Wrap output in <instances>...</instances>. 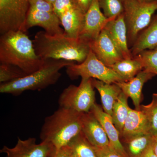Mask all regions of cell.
Wrapping results in <instances>:
<instances>
[{"label": "cell", "mask_w": 157, "mask_h": 157, "mask_svg": "<svg viewBox=\"0 0 157 157\" xmlns=\"http://www.w3.org/2000/svg\"><path fill=\"white\" fill-rule=\"evenodd\" d=\"M33 42L36 53L43 59L65 60L81 63L90 51L89 42L64 34L51 35L40 31L35 35Z\"/></svg>", "instance_id": "cell-1"}, {"label": "cell", "mask_w": 157, "mask_h": 157, "mask_svg": "<svg viewBox=\"0 0 157 157\" xmlns=\"http://www.w3.org/2000/svg\"><path fill=\"white\" fill-rule=\"evenodd\" d=\"M45 59L38 56L26 33L10 31L1 35L0 63L17 67L27 75L39 70Z\"/></svg>", "instance_id": "cell-2"}, {"label": "cell", "mask_w": 157, "mask_h": 157, "mask_svg": "<svg viewBox=\"0 0 157 157\" xmlns=\"http://www.w3.org/2000/svg\"><path fill=\"white\" fill-rule=\"evenodd\" d=\"M82 114L59 107L45 118L40 132L42 141L51 144L56 150L67 146L82 132Z\"/></svg>", "instance_id": "cell-3"}, {"label": "cell", "mask_w": 157, "mask_h": 157, "mask_svg": "<svg viewBox=\"0 0 157 157\" xmlns=\"http://www.w3.org/2000/svg\"><path fill=\"white\" fill-rule=\"evenodd\" d=\"M74 63L65 60L45 59L41 67L34 73L13 81L1 83L0 92L18 96L25 91L44 89L58 81L63 68Z\"/></svg>", "instance_id": "cell-4"}, {"label": "cell", "mask_w": 157, "mask_h": 157, "mask_svg": "<svg viewBox=\"0 0 157 157\" xmlns=\"http://www.w3.org/2000/svg\"><path fill=\"white\" fill-rule=\"evenodd\" d=\"M124 6L128 45L130 49L138 35L151 21L153 15L157 10V1L141 2L137 0H124Z\"/></svg>", "instance_id": "cell-5"}, {"label": "cell", "mask_w": 157, "mask_h": 157, "mask_svg": "<svg viewBox=\"0 0 157 157\" xmlns=\"http://www.w3.org/2000/svg\"><path fill=\"white\" fill-rule=\"evenodd\" d=\"M92 78H82L78 86L70 85L59 97V107L83 113L90 112L95 104V93Z\"/></svg>", "instance_id": "cell-6"}, {"label": "cell", "mask_w": 157, "mask_h": 157, "mask_svg": "<svg viewBox=\"0 0 157 157\" xmlns=\"http://www.w3.org/2000/svg\"><path fill=\"white\" fill-rule=\"evenodd\" d=\"M66 68L67 74L71 79L81 77L95 78L107 83L124 82L117 73L99 60L91 49L82 63L78 64L74 63Z\"/></svg>", "instance_id": "cell-7"}, {"label": "cell", "mask_w": 157, "mask_h": 157, "mask_svg": "<svg viewBox=\"0 0 157 157\" xmlns=\"http://www.w3.org/2000/svg\"><path fill=\"white\" fill-rule=\"evenodd\" d=\"M29 0H0V33L21 31L26 33Z\"/></svg>", "instance_id": "cell-8"}, {"label": "cell", "mask_w": 157, "mask_h": 157, "mask_svg": "<svg viewBox=\"0 0 157 157\" xmlns=\"http://www.w3.org/2000/svg\"><path fill=\"white\" fill-rule=\"evenodd\" d=\"M56 150L48 142L42 141L37 144L33 137L25 140L18 137L15 146L10 148L4 146L0 152L6 154V157H52Z\"/></svg>", "instance_id": "cell-9"}, {"label": "cell", "mask_w": 157, "mask_h": 157, "mask_svg": "<svg viewBox=\"0 0 157 157\" xmlns=\"http://www.w3.org/2000/svg\"><path fill=\"white\" fill-rule=\"evenodd\" d=\"M110 20L101 11L99 0H92L85 14L83 26L78 38L90 43L98 38Z\"/></svg>", "instance_id": "cell-10"}, {"label": "cell", "mask_w": 157, "mask_h": 157, "mask_svg": "<svg viewBox=\"0 0 157 157\" xmlns=\"http://www.w3.org/2000/svg\"><path fill=\"white\" fill-rule=\"evenodd\" d=\"M90 46L97 58L107 67L124 59L104 29L97 39L90 42Z\"/></svg>", "instance_id": "cell-11"}, {"label": "cell", "mask_w": 157, "mask_h": 157, "mask_svg": "<svg viewBox=\"0 0 157 157\" xmlns=\"http://www.w3.org/2000/svg\"><path fill=\"white\" fill-rule=\"evenodd\" d=\"M104 29L124 59L133 57L128 45L127 27L124 13L110 20L105 25Z\"/></svg>", "instance_id": "cell-12"}, {"label": "cell", "mask_w": 157, "mask_h": 157, "mask_svg": "<svg viewBox=\"0 0 157 157\" xmlns=\"http://www.w3.org/2000/svg\"><path fill=\"white\" fill-rule=\"evenodd\" d=\"M61 25L59 18L55 12L29 9L26 21L27 30L37 26L42 28L49 35H61L64 34V30Z\"/></svg>", "instance_id": "cell-13"}, {"label": "cell", "mask_w": 157, "mask_h": 157, "mask_svg": "<svg viewBox=\"0 0 157 157\" xmlns=\"http://www.w3.org/2000/svg\"><path fill=\"white\" fill-rule=\"evenodd\" d=\"M146 134H150L149 126L146 114L140 108L139 110L131 108L120 134L121 142Z\"/></svg>", "instance_id": "cell-14"}, {"label": "cell", "mask_w": 157, "mask_h": 157, "mask_svg": "<svg viewBox=\"0 0 157 157\" xmlns=\"http://www.w3.org/2000/svg\"><path fill=\"white\" fill-rule=\"evenodd\" d=\"M82 132L93 146L101 147L109 145V139L103 127L90 111L82 113Z\"/></svg>", "instance_id": "cell-15"}, {"label": "cell", "mask_w": 157, "mask_h": 157, "mask_svg": "<svg viewBox=\"0 0 157 157\" xmlns=\"http://www.w3.org/2000/svg\"><path fill=\"white\" fill-rule=\"evenodd\" d=\"M103 127L109 141V145L121 154L129 157L121 141L120 133L116 128L112 117L104 111L103 108L95 103L90 110Z\"/></svg>", "instance_id": "cell-16"}, {"label": "cell", "mask_w": 157, "mask_h": 157, "mask_svg": "<svg viewBox=\"0 0 157 157\" xmlns=\"http://www.w3.org/2000/svg\"><path fill=\"white\" fill-rule=\"evenodd\" d=\"M156 75L146 70H142L131 80L127 82H116L124 94L131 98L135 109L139 110L142 100V89L144 85Z\"/></svg>", "instance_id": "cell-17"}, {"label": "cell", "mask_w": 157, "mask_h": 157, "mask_svg": "<svg viewBox=\"0 0 157 157\" xmlns=\"http://www.w3.org/2000/svg\"><path fill=\"white\" fill-rule=\"evenodd\" d=\"M85 14V12L77 5L59 17L66 36L70 38H78L83 26Z\"/></svg>", "instance_id": "cell-18"}, {"label": "cell", "mask_w": 157, "mask_h": 157, "mask_svg": "<svg viewBox=\"0 0 157 157\" xmlns=\"http://www.w3.org/2000/svg\"><path fill=\"white\" fill-rule=\"evenodd\" d=\"M157 47V14L152 18L149 25L137 36L130 48L133 57L141 52Z\"/></svg>", "instance_id": "cell-19"}, {"label": "cell", "mask_w": 157, "mask_h": 157, "mask_svg": "<svg viewBox=\"0 0 157 157\" xmlns=\"http://www.w3.org/2000/svg\"><path fill=\"white\" fill-rule=\"evenodd\" d=\"M94 87L101 96L102 108L106 113L112 116L113 107L122 91L116 83H107L92 78Z\"/></svg>", "instance_id": "cell-20"}, {"label": "cell", "mask_w": 157, "mask_h": 157, "mask_svg": "<svg viewBox=\"0 0 157 157\" xmlns=\"http://www.w3.org/2000/svg\"><path fill=\"white\" fill-rule=\"evenodd\" d=\"M109 67L119 75L124 82L131 80L143 70L142 63L137 56L123 59Z\"/></svg>", "instance_id": "cell-21"}, {"label": "cell", "mask_w": 157, "mask_h": 157, "mask_svg": "<svg viewBox=\"0 0 157 157\" xmlns=\"http://www.w3.org/2000/svg\"><path fill=\"white\" fill-rule=\"evenodd\" d=\"M154 136L146 134L122 142L129 157H140L152 144Z\"/></svg>", "instance_id": "cell-22"}, {"label": "cell", "mask_w": 157, "mask_h": 157, "mask_svg": "<svg viewBox=\"0 0 157 157\" xmlns=\"http://www.w3.org/2000/svg\"><path fill=\"white\" fill-rule=\"evenodd\" d=\"M128 98L125 94L122 92L113 107L111 117L114 125L120 134L122 130L131 109L128 104Z\"/></svg>", "instance_id": "cell-23"}, {"label": "cell", "mask_w": 157, "mask_h": 157, "mask_svg": "<svg viewBox=\"0 0 157 157\" xmlns=\"http://www.w3.org/2000/svg\"><path fill=\"white\" fill-rule=\"evenodd\" d=\"M67 145L76 157H98L94 147L88 141L82 132Z\"/></svg>", "instance_id": "cell-24"}, {"label": "cell", "mask_w": 157, "mask_h": 157, "mask_svg": "<svg viewBox=\"0 0 157 157\" xmlns=\"http://www.w3.org/2000/svg\"><path fill=\"white\" fill-rule=\"evenodd\" d=\"M99 4L108 19H113L124 13V0H99Z\"/></svg>", "instance_id": "cell-25"}, {"label": "cell", "mask_w": 157, "mask_h": 157, "mask_svg": "<svg viewBox=\"0 0 157 157\" xmlns=\"http://www.w3.org/2000/svg\"><path fill=\"white\" fill-rule=\"evenodd\" d=\"M135 56L140 59L143 70L157 75V47L143 51Z\"/></svg>", "instance_id": "cell-26"}, {"label": "cell", "mask_w": 157, "mask_h": 157, "mask_svg": "<svg viewBox=\"0 0 157 157\" xmlns=\"http://www.w3.org/2000/svg\"><path fill=\"white\" fill-rule=\"evenodd\" d=\"M27 75L22 70L15 66L7 64L1 63L0 65L1 83L13 81Z\"/></svg>", "instance_id": "cell-27"}, {"label": "cell", "mask_w": 157, "mask_h": 157, "mask_svg": "<svg viewBox=\"0 0 157 157\" xmlns=\"http://www.w3.org/2000/svg\"><path fill=\"white\" fill-rule=\"evenodd\" d=\"M146 114L149 126V133L153 136L157 135V101L153 98L150 104L140 106Z\"/></svg>", "instance_id": "cell-28"}, {"label": "cell", "mask_w": 157, "mask_h": 157, "mask_svg": "<svg viewBox=\"0 0 157 157\" xmlns=\"http://www.w3.org/2000/svg\"><path fill=\"white\" fill-rule=\"evenodd\" d=\"M53 5L54 11L59 17L66 11L78 5L76 0H56Z\"/></svg>", "instance_id": "cell-29"}, {"label": "cell", "mask_w": 157, "mask_h": 157, "mask_svg": "<svg viewBox=\"0 0 157 157\" xmlns=\"http://www.w3.org/2000/svg\"><path fill=\"white\" fill-rule=\"evenodd\" d=\"M29 3L30 9L38 11L54 12L53 5L47 0H29Z\"/></svg>", "instance_id": "cell-30"}, {"label": "cell", "mask_w": 157, "mask_h": 157, "mask_svg": "<svg viewBox=\"0 0 157 157\" xmlns=\"http://www.w3.org/2000/svg\"><path fill=\"white\" fill-rule=\"evenodd\" d=\"M98 157H126L116 151L110 145L104 147H95Z\"/></svg>", "instance_id": "cell-31"}, {"label": "cell", "mask_w": 157, "mask_h": 157, "mask_svg": "<svg viewBox=\"0 0 157 157\" xmlns=\"http://www.w3.org/2000/svg\"><path fill=\"white\" fill-rule=\"evenodd\" d=\"M52 157H76L73 153L70 147H63L58 150H56Z\"/></svg>", "instance_id": "cell-32"}, {"label": "cell", "mask_w": 157, "mask_h": 157, "mask_svg": "<svg viewBox=\"0 0 157 157\" xmlns=\"http://www.w3.org/2000/svg\"><path fill=\"white\" fill-rule=\"evenodd\" d=\"M76 1L79 7L86 13L89 8L92 0H76Z\"/></svg>", "instance_id": "cell-33"}, {"label": "cell", "mask_w": 157, "mask_h": 157, "mask_svg": "<svg viewBox=\"0 0 157 157\" xmlns=\"http://www.w3.org/2000/svg\"><path fill=\"white\" fill-rule=\"evenodd\" d=\"M140 157H157V156L154 151L152 144L147 148L143 154L140 156Z\"/></svg>", "instance_id": "cell-34"}, {"label": "cell", "mask_w": 157, "mask_h": 157, "mask_svg": "<svg viewBox=\"0 0 157 157\" xmlns=\"http://www.w3.org/2000/svg\"><path fill=\"white\" fill-rule=\"evenodd\" d=\"M153 149L155 153L157 156V135L154 137L152 144Z\"/></svg>", "instance_id": "cell-35"}, {"label": "cell", "mask_w": 157, "mask_h": 157, "mask_svg": "<svg viewBox=\"0 0 157 157\" xmlns=\"http://www.w3.org/2000/svg\"><path fill=\"white\" fill-rule=\"evenodd\" d=\"M137 1L141 2H154L157 0H137Z\"/></svg>", "instance_id": "cell-36"}, {"label": "cell", "mask_w": 157, "mask_h": 157, "mask_svg": "<svg viewBox=\"0 0 157 157\" xmlns=\"http://www.w3.org/2000/svg\"><path fill=\"white\" fill-rule=\"evenodd\" d=\"M153 98L155 99L157 101V93L153 94Z\"/></svg>", "instance_id": "cell-37"}, {"label": "cell", "mask_w": 157, "mask_h": 157, "mask_svg": "<svg viewBox=\"0 0 157 157\" xmlns=\"http://www.w3.org/2000/svg\"><path fill=\"white\" fill-rule=\"evenodd\" d=\"M48 2L52 4V5H53L54 3L55 2L56 0H47Z\"/></svg>", "instance_id": "cell-38"}]
</instances>
